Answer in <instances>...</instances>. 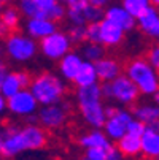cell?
Returning a JSON list of instances; mask_svg holds the SVG:
<instances>
[{"label": "cell", "mask_w": 159, "mask_h": 160, "mask_svg": "<svg viewBox=\"0 0 159 160\" xmlns=\"http://www.w3.org/2000/svg\"><path fill=\"white\" fill-rule=\"evenodd\" d=\"M5 52L10 60L24 63L32 60L38 52L37 40L30 38L27 33H11L5 40Z\"/></svg>", "instance_id": "6"}, {"label": "cell", "mask_w": 159, "mask_h": 160, "mask_svg": "<svg viewBox=\"0 0 159 160\" xmlns=\"http://www.w3.org/2000/svg\"><path fill=\"white\" fill-rule=\"evenodd\" d=\"M132 116L135 119H139L140 122H143L145 125H154L159 121V108L157 105H151V103H142L139 106H135Z\"/></svg>", "instance_id": "19"}, {"label": "cell", "mask_w": 159, "mask_h": 160, "mask_svg": "<svg viewBox=\"0 0 159 160\" xmlns=\"http://www.w3.org/2000/svg\"><path fill=\"white\" fill-rule=\"evenodd\" d=\"M5 72H7V70H5V68H3V67H2V68H0V81H2V78H3V75H5Z\"/></svg>", "instance_id": "41"}, {"label": "cell", "mask_w": 159, "mask_h": 160, "mask_svg": "<svg viewBox=\"0 0 159 160\" xmlns=\"http://www.w3.org/2000/svg\"><path fill=\"white\" fill-rule=\"evenodd\" d=\"M54 30H57V22L48 18H29L26 21V33L34 40H41Z\"/></svg>", "instance_id": "14"}, {"label": "cell", "mask_w": 159, "mask_h": 160, "mask_svg": "<svg viewBox=\"0 0 159 160\" xmlns=\"http://www.w3.org/2000/svg\"><path fill=\"white\" fill-rule=\"evenodd\" d=\"M135 26H139L140 32L145 37L157 38L159 37V13L156 7H150L145 13H142L135 19Z\"/></svg>", "instance_id": "13"}, {"label": "cell", "mask_w": 159, "mask_h": 160, "mask_svg": "<svg viewBox=\"0 0 159 160\" xmlns=\"http://www.w3.org/2000/svg\"><path fill=\"white\" fill-rule=\"evenodd\" d=\"M103 98H111L123 106H130L139 100L140 92L126 75H118L115 79L100 84Z\"/></svg>", "instance_id": "5"}, {"label": "cell", "mask_w": 159, "mask_h": 160, "mask_svg": "<svg viewBox=\"0 0 159 160\" xmlns=\"http://www.w3.org/2000/svg\"><path fill=\"white\" fill-rule=\"evenodd\" d=\"M38 108L40 105L32 95L29 87L18 90L14 95L7 98V111H10L18 118H29L32 114H37Z\"/></svg>", "instance_id": "10"}, {"label": "cell", "mask_w": 159, "mask_h": 160, "mask_svg": "<svg viewBox=\"0 0 159 160\" xmlns=\"http://www.w3.org/2000/svg\"><path fill=\"white\" fill-rule=\"evenodd\" d=\"M87 3L93 7H97V8H103L110 3V0H87Z\"/></svg>", "instance_id": "36"}, {"label": "cell", "mask_w": 159, "mask_h": 160, "mask_svg": "<svg viewBox=\"0 0 159 160\" xmlns=\"http://www.w3.org/2000/svg\"><path fill=\"white\" fill-rule=\"evenodd\" d=\"M72 82H75L77 87H84V86H91V84L99 82V79H97V73H96V67H94V62L83 60Z\"/></svg>", "instance_id": "18"}, {"label": "cell", "mask_w": 159, "mask_h": 160, "mask_svg": "<svg viewBox=\"0 0 159 160\" xmlns=\"http://www.w3.org/2000/svg\"><path fill=\"white\" fill-rule=\"evenodd\" d=\"M3 130H0V148H2V143H3Z\"/></svg>", "instance_id": "40"}, {"label": "cell", "mask_w": 159, "mask_h": 160, "mask_svg": "<svg viewBox=\"0 0 159 160\" xmlns=\"http://www.w3.org/2000/svg\"><path fill=\"white\" fill-rule=\"evenodd\" d=\"M18 11L24 18H43L41 11L32 0H18Z\"/></svg>", "instance_id": "26"}, {"label": "cell", "mask_w": 159, "mask_h": 160, "mask_svg": "<svg viewBox=\"0 0 159 160\" xmlns=\"http://www.w3.org/2000/svg\"><path fill=\"white\" fill-rule=\"evenodd\" d=\"M121 7H123L132 18L137 19L142 13H145V11L151 7V3H150V0H123Z\"/></svg>", "instance_id": "24"}, {"label": "cell", "mask_w": 159, "mask_h": 160, "mask_svg": "<svg viewBox=\"0 0 159 160\" xmlns=\"http://www.w3.org/2000/svg\"><path fill=\"white\" fill-rule=\"evenodd\" d=\"M57 62H59L57 68H59L61 78L65 79V81H73L78 68H80V65L83 62V57H81V54H78V52L70 49L67 54H64Z\"/></svg>", "instance_id": "16"}, {"label": "cell", "mask_w": 159, "mask_h": 160, "mask_svg": "<svg viewBox=\"0 0 159 160\" xmlns=\"http://www.w3.org/2000/svg\"><path fill=\"white\" fill-rule=\"evenodd\" d=\"M126 76L137 86L140 95L151 97L159 92L157 72L143 57H135L126 65Z\"/></svg>", "instance_id": "4"}, {"label": "cell", "mask_w": 159, "mask_h": 160, "mask_svg": "<svg viewBox=\"0 0 159 160\" xmlns=\"http://www.w3.org/2000/svg\"><path fill=\"white\" fill-rule=\"evenodd\" d=\"M103 56H105V48L100 43H89L87 41L83 46V51H81L83 60H87V62H96Z\"/></svg>", "instance_id": "25"}, {"label": "cell", "mask_w": 159, "mask_h": 160, "mask_svg": "<svg viewBox=\"0 0 159 160\" xmlns=\"http://www.w3.org/2000/svg\"><path fill=\"white\" fill-rule=\"evenodd\" d=\"M99 37L103 48H116L124 41L126 32L116 24H113L111 21L102 18L99 21Z\"/></svg>", "instance_id": "11"}, {"label": "cell", "mask_w": 159, "mask_h": 160, "mask_svg": "<svg viewBox=\"0 0 159 160\" xmlns=\"http://www.w3.org/2000/svg\"><path fill=\"white\" fill-rule=\"evenodd\" d=\"M84 33H86V41H89V43H100L99 21L97 22H87V24L84 26Z\"/></svg>", "instance_id": "28"}, {"label": "cell", "mask_w": 159, "mask_h": 160, "mask_svg": "<svg viewBox=\"0 0 159 160\" xmlns=\"http://www.w3.org/2000/svg\"><path fill=\"white\" fill-rule=\"evenodd\" d=\"M46 18L51 19V21H54V22L64 19V18H65V7H64L61 2H56V3L46 11Z\"/></svg>", "instance_id": "29"}, {"label": "cell", "mask_w": 159, "mask_h": 160, "mask_svg": "<svg viewBox=\"0 0 159 160\" xmlns=\"http://www.w3.org/2000/svg\"><path fill=\"white\" fill-rule=\"evenodd\" d=\"M2 52H3V48H2V44H0V68L3 67V59H2Z\"/></svg>", "instance_id": "39"}, {"label": "cell", "mask_w": 159, "mask_h": 160, "mask_svg": "<svg viewBox=\"0 0 159 160\" xmlns=\"http://www.w3.org/2000/svg\"><path fill=\"white\" fill-rule=\"evenodd\" d=\"M32 2L38 7V10L41 11V14H43V18H46V11L57 2V0H32Z\"/></svg>", "instance_id": "32"}, {"label": "cell", "mask_w": 159, "mask_h": 160, "mask_svg": "<svg viewBox=\"0 0 159 160\" xmlns=\"http://www.w3.org/2000/svg\"><path fill=\"white\" fill-rule=\"evenodd\" d=\"M116 148L123 154V157H135V155H139L140 154V136L124 133L118 140Z\"/></svg>", "instance_id": "21"}, {"label": "cell", "mask_w": 159, "mask_h": 160, "mask_svg": "<svg viewBox=\"0 0 159 160\" xmlns=\"http://www.w3.org/2000/svg\"><path fill=\"white\" fill-rule=\"evenodd\" d=\"M46 141H48V136L41 125L27 124L3 136L0 155L5 158H14L22 152L43 149L46 146Z\"/></svg>", "instance_id": "1"}, {"label": "cell", "mask_w": 159, "mask_h": 160, "mask_svg": "<svg viewBox=\"0 0 159 160\" xmlns=\"http://www.w3.org/2000/svg\"><path fill=\"white\" fill-rule=\"evenodd\" d=\"M96 67V73H97V79L100 82H108L111 79H115L118 75H121V63L113 59V57H100L99 60L94 62Z\"/></svg>", "instance_id": "15"}, {"label": "cell", "mask_w": 159, "mask_h": 160, "mask_svg": "<svg viewBox=\"0 0 159 160\" xmlns=\"http://www.w3.org/2000/svg\"><path fill=\"white\" fill-rule=\"evenodd\" d=\"M105 114L107 119L102 125L103 133L110 141H118L121 136L126 133L129 121L134 118L132 112L126 108H113V106H105Z\"/></svg>", "instance_id": "7"}, {"label": "cell", "mask_w": 159, "mask_h": 160, "mask_svg": "<svg viewBox=\"0 0 159 160\" xmlns=\"http://www.w3.org/2000/svg\"><path fill=\"white\" fill-rule=\"evenodd\" d=\"M21 89H26V87H22L18 72H5L2 81H0V94L5 98H8V97L14 95Z\"/></svg>", "instance_id": "22"}, {"label": "cell", "mask_w": 159, "mask_h": 160, "mask_svg": "<svg viewBox=\"0 0 159 160\" xmlns=\"http://www.w3.org/2000/svg\"><path fill=\"white\" fill-rule=\"evenodd\" d=\"M105 160H123V154L118 151L116 146L110 144L108 149H107V157H105Z\"/></svg>", "instance_id": "34"}, {"label": "cell", "mask_w": 159, "mask_h": 160, "mask_svg": "<svg viewBox=\"0 0 159 160\" xmlns=\"http://www.w3.org/2000/svg\"><path fill=\"white\" fill-rule=\"evenodd\" d=\"M18 75H19V79H21V84H22V87H29L32 76H30L27 72H18Z\"/></svg>", "instance_id": "35"}, {"label": "cell", "mask_w": 159, "mask_h": 160, "mask_svg": "<svg viewBox=\"0 0 159 160\" xmlns=\"http://www.w3.org/2000/svg\"><path fill=\"white\" fill-rule=\"evenodd\" d=\"M5 111H7V98L0 94V116H2Z\"/></svg>", "instance_id": "37"}, {"label": "cell", "mask_w": 159, "mask_h": 160, "mask_svg": "<svg viewBox=\"0 0 159 160\" xmlns=\"http://www.w3.org/2000/svg\"><path fill=\"white\" fill-rule=\"evenodd\" d=\"M57 2H62V0H57Z\"/></svg>", "instance_id": "45"}, {"label": "cell", "mask_w": 159, "mask_h": 160, "mask_svg": "<svg viewBox=\"0 0 159 160\" xmlns=\"http://www.w3.org/2000/svg\"><path fill=\"white\" fill-rule=\"evenodd\" d=\"M145 127H146V125H145L143 122H140L139 119H135V118H132V119L129 121V124H127L126 133H130V135H135V136H140V135L143 133Z\"/></svg>", "instance_id": "30"}, {"label": "cell", "mask_w": 159, "mask_h": 160, "mask_svg": "<svg viewBox=\"0 0 159 160\" xmlns=\"http://www.w3.org/2000/svg\"><path fill=\"white\" fill-rule=\"evenodd\" d=\"M67 35H69L72 44H78V43H84L86 41V33H84V26H75L72 24V27L69 29V32H67Z\"/></svg>", "instance_id": "27"}, {"label": "cell", "mask_w": 159, "mask_h": 160, "mask_svg": "<svg viewBox=\"0 0 159 160\" xmlns=\"http://www.w3.org/2000/svg\"><path fill=\"white\" fill-rule=\"evenodd\" d=\"M140 154L156 160L159 157V128L157 124L146 125L140 135Z\"/></svg>", "instance_id": "12"}, {"label": "cell", "mask_w": 159, "mask_h": 160, "mask_svg": "<svg viewBox=\"0 0 159 160\" xmlns=\"http://www.w3.org/2000/svg\"><path fill=\"white\" fill-rule=\"evenodd\" d=\"M77 105L81 119L93 128H102L107 114L103 105V95L100 90V84H91L84 87H78L77 90Z\"/></svg>", "instance_id": "2"}, {"label": "cell", "mask_w": 159, "mask_h": 160, "mask_svg": "<svg viewBox=\"0 0 159 160\" xmlns=\"http://www.w3.org/2000/svg\"><path fill=\"white\" fill-rule=\"evenodd\" d=\"M29 90L38 102V105L43 106V105H53L62 102L67 92V86L61 76L51 72H43L30 79Z\"/></svg>", "instance_id": "3"}, {"label": "cell", "mask_w": 159, "mask_h": 160, "mask_svg": "<svg viewBox=\"0 0 159 160\" xmlns=\"http://www.w3.org/2000/svg\"><path fill=\"white\" fill-rule=\"evenodd\" d=\"M150 3H151V5H154V7H156V5H157V3H159V0H150Z\"/></svg>", "instance_id": "42"}, {"label": "cell", "mask_w": 159, "mask_h": 160, "mask_svg": "<svg viewBox=\"0 0 159 160\" xmlns=\"http://www.w3.org/2000/svg\"><path fill=\"white\" fill-rule=\"evenodd\" d=\"M72 49V41L67 35V32L54 30L53 33L43 37L38 43V51L48 60H59L64 54Z\"/></svg>", "instance_id": "8"}, {"label": "cell", "mask_w": 159, "mask_h": 160, "mask_svg": "<svg viewBox=\"0 0 159 160\" xmlns=\"http://www.w3.org/2000/svg\"><path fill=\"white\" fill-rule=\"evenodd\" d=\"M64 2H65V10L69 11H80L89 5L87 0H64Z\"/></svg>", "instance_id": "31"}, {"label": "cell", "mask_w": 159, "mask_h": 160, "mask_svg": "<svg viewBox=\"0 0 159 160\" xmlns=\"http://www.w3.org/2000/svg\"><path fill=\"white\" fill-rule=\"evenodd\" d=\"M0 160H2V158H0Z\"/></svg>", "instance_id": "46"}, {"label": "cell", "mask_w": 159, "mask_h": 160, "mask_svg": "<svg viewBox=\"0 0 159 160\" xmlns=\"http://www.w3.org/2000/svg\"><path fill=\"white\" fill-rule=\"evenodd\" d=\"M21 13L18 11V8L14 7H7V8H2L0 11V24H2L8 32L10 30H16L21 24Z\"/></svg>", "instance_id": "23"}, {"label": "cell", "mask_w": 159, "mask_h": 160, "mask_svg": "<svg viewBox=\"0 0 159 160\" xmlns=\"http://www.w3.org/2000/svg\"><path fill=\"white\" fill-rule=\"evenodd\" d=\"M7 32H8V30H7V29H5V27L2 26V24H0V37H3V35H7Z\"/></svg>", "instance_id": "38"}, {"label": "cell", "mask_w": 159, "mask_h": 160, "mask_svg": "<svg viewBox=\"0 0 159 160\" xmlns=\"http://www.w3.org/2000/svg\"><path fill=\"white\" fill-rule=\"evenodd\" d=\"M0 2H2V3H7V2H11V0H0Z\"/></svg>", "instance_id": "43"}, {"label": "cell", "mask_w": 159, "mask_h": 160, "mask_svg": "<svg viewBox=\"0 0 159 160\" xmlns=\"http://www.w3.org/2000/svg\"><path fill=\"white\" fill-rule=\"evenodd\" d=\"M146 60L151 63V67L156 68V70L159 68V48H157V46H153V48L148 51V54H146Z\"/></svg>", "instance_id": "33"}, {"label": "cell", "mask_w": 159, "mask_h": 160, "mask_svg": "<svg viewBox=\"0 0 159 160\" xmlns=\"http://www.w3.org/2000/svg\"><path fill=\"white\" fill-rule=\"evenodd\" d=\"M103 18L111 21L113 24H116L118 27H121L126 33L135 29V18H132L121 5H111L107 8V11L103 13Z\"/></svg>", "instance_id": "17"}, {"label": "cell", "mask_w": 159, "mask_h": 160, "mask_svg": "<svg viewBox=\"0 0 159 160\" xmlns=\"http://www.w3.org/2000/svg\"><path fill=\"white\" fill-rule=\"evenodd\" d=\"M69 103H53L43 105L37 112L38 124L46 130H57L62 128L67 122V112H69Z\"/></svg>", "instance_id": "9"}, {"label": "cell", "mask_w": 159, "mask_h": 160, "mask_svg": "<svg viewBox=\"0 0 159 160\" xmlns=\"http://www.w3.org/2000/svg\"><path fill=\"white\" fill-rule=\"evenodd\" d=\"M78 143H80V146L83 149H87V148H105V146L111 144V141L107 138V135L103 133L102 128H94L93 132L84 133L83 136H80Z\"/></svg>", "instance_id": "20"}, {"label": "cell", "mask_w": 159, "mask_h": 160, "mask_svg": "<svg viewBox=\"0 0 159 160\" xmlns=\"http://www.w3.org/2000/svg\"><path fill=\"white\" fill-rule=\"evenodd\" d=\"M2 8H3V3H2V2H0V11H2Z\"/></svg>", "instance_id": "44"}]
</instances>
